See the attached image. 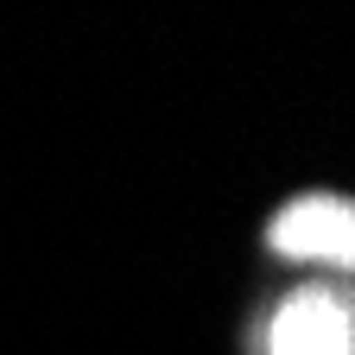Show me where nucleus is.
Returning <instances> with one entry per match:
<instances>
[{
	"label": "nucleus",
	"mask_w": 355,
	"mask_h": 355,
	"mask_svg": "<svg viewBox=\"0 0 355 355\" xmlns=\"http://www.w3.org/2000/svg\"><path fill=\"white\" fill-rule=\"evenodd\" d=\"M266 248H273L279 260L355 273V197H330V191L292 197L286 209H273V222H266Z\"/></svg>",
	"instance_id": "f03ea898"
},
{
	"label": "nucleus",
	"mask_w": 355,
	"mask_h": 355,
	"mask_svg": "<svg viewBox=\"0 0 355 355\" xmlns=\"http://www.w3.org/2000/svg\"><path fill=\"white\" fill-rule=\"evenodd\" d=\"M266 355H355V286L304 279L266 318Z\"/></svg>",
	"instance_id": "f257e3e1"
}]
</instances>
